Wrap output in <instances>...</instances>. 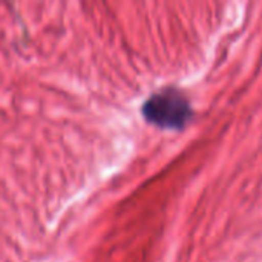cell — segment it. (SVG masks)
<instances>
[{
	"instance_id": "obj_1",
	"label": "cell",
	"mask_w": 262,
	"mask_h": 262,
	"mask_svg": "<svg viewBox=\"0 0 262 262\" xmlns=\"http://www.w3.org/2000/svg\"><path fill=\"white\" fill-rule=\"evenodd\" d=\"M143 114L147 121L160 127L181 129L192 118V106L180 89L164 88L144 101Z\"/></svg>"
}]
</instances>
